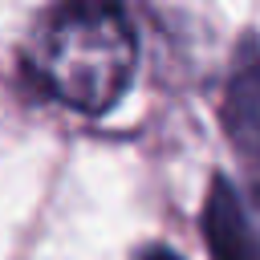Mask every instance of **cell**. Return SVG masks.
Instances as JSON below:
<instances>
[{
	"mask_svg": "<svg viewBox=\"0 0 260 260\" xmlns=\"http://www.w3.org/2000/svg\"><path fill=\"white\" fill-rule=\"evenodd\" d=\"M142 260H179V256H175V252H167V248H150Z\"/></svg>",
	"mask_w": 260,
	"mask_h": 260,
	"instance_id": "cell-4",
	"label": "cell"
},
{
	"mask_svg": "<svg viewBox=\"0 0 260 260\" xmlns=\"http://www.w3.org/2000/svg\"><path fill=\"white\" fill-rule=\"evenodd\" d=\"M223 126H228L236 150L252 167H260V53H256V45H248L232 69L228 102H223Z\"/></svg>",
	"mask_w": 260,
	"mask_h": 260,
	"instance_id": "cell-3",
	"label": "cell"
},
{
	"mask_svg": "<svg viewBox=\"0 0 260 260\" xmlns=\"http://www.w3.org/2000/svg\"><path fill=\"white\" fill-rule=\"evenodd\" d=\"M134 28L118 0H61L28 41L32 77L69 110H110L134 77Z\"/></svg>",
	"mask_w": 260,
	"mask_h": 260,
	"instance_id": "cell-1",
	"label": "cell"
},
{
	"mask_svg": "<svg viewBox=\"0 0 260 260\" xmlns=\"http://www.w3.org/2000/svg\"><path fill=\"white\" fill-rule=\"evenodd\" d=\"M203 223L215 260H260V219L240 199V191L228 187L223 179H215L211 187Z\"/></svg>",
	"mask_w": 260,
	"mask_h": 260,
	"instance_id": "cell-2",
	"label": "cell"
}]
</instances>
